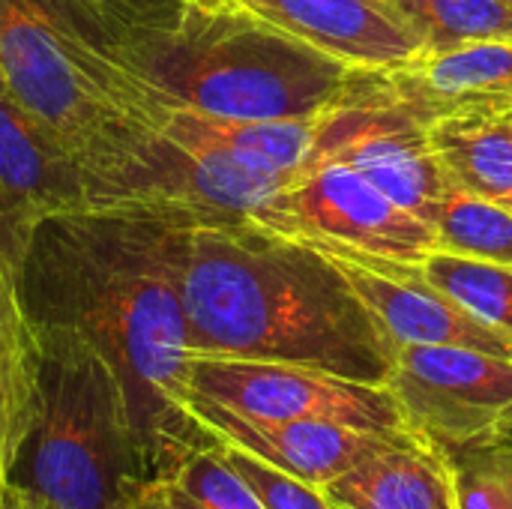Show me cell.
<instances>
[{
    "label": "cell",
    "instance_id": "1",
    "mask_svg": "<svg viewBox=\"0 0 512 509\" xmlns=\"http://www.w3.org/2000/svg\"><path fill=\"white\" fill-rule=\"evenodd\" d=\"M180 225L93 210L39 225L24 255L36 321L75 327L114 366L153 483L216 441L189 411V327L180 294Z\"/></svg>",
    "mask_w": 512,
    "mask_h": 509
},
{
    "label": "cell",
    "instance_id": "2",
    "mask_svg": "<svg viewBox=\"0 0 512 509\" xmlns=\"http://www.w3.org/2000/svg\"><path fill=\"white\" fill-rule=\"evenodd\" d=\"M192 354L294 363L387 387L396 348L339 264L255 219L183 231Z\"/></svg>",
    "mask_w": 512,
    "mask_h": 509
},
{
    "label": "cell",
    "instance_id": "3",
    "mask_svg": "<svg viewBox=\"0 0 512 509\" xmlns=\"http://www.w3.org/2000/svg\"><path fill=\"white\" fill-rule=\"evenodd\" d=\"M144 72L165 105L225 120H306L348 102L366 69L246 9L186 0L180 21L147 45Z\"/></svg>",
    "mask_w": 512,
    "mask_h": 509
},
{
    "label": "cell",
    "instance_id": "4",
    "mask_svg": "<svg viewBox=\"0 0 512 509\" xmlns=\"http://www.w3.org/2000/svg\"><path fill=\"white\" fill-rule=\"evenodd\" d=\"M36 324L39 411L9 489L33 509H141L156 483L114 366L75 327Z\"/></svg>",
    "mask_w": 512,
    "mask_h": 509
},
{
    "label": "cell",
    "instance_id": "5",
    "mask_svg": "<svg viewBox=\"0 0 512 509\" xmlns=\"http://www.w3.org/2000/svg\"><path fill=\"white\" fill-rule=\"evenodd\" d=\"M0 78L51 126L96 186V210L165 102L48 0H0Z\"/></svg>",
    "mask_w": 512,
    "mask_h": 509
},
{
    "label": "cell",
    "instance_id": "6",
    "mask_svg": "<svg viewBox=\"0 0 512 509\" xmlns=\"http://www.w3.org/2000/svg\"><path fill=\"white\" fill-rule=\"evenodd\" d=\"M255 222L318 249L405 264H420L438 246L429 222L402 210L360 171L336 159L312 162L291 177V183L261 207Z\"/></svg>",
    "mask_w": 512,
    "mask_h": 509
},
{
    "label": "cell",
    "instance_id": "7",
    "mask_svg": "<svg viewBox=\"0 0 512 509\" xmlns=\"http://www.w3.org/2000/svg\"><path fill=\"white\" fill-rule=\"evenodd\" d=\"M189 396L255 420H324L390 438H417L390 387L294 363L192 354Z\"/></svg>",
    "mask_w": 512,
    "mask_h": 509
},
{
    "label": "cell",
    "instance_id": "8",
    "mask_svg": "<svg viewBox=\"0 0 512 509\" xmlns=\"http://www.w3.org/2000/svg\"><path fill=\"white\" fill-rule=\"evenodd\" d=\"M321 159L351 165L390 201L429 225L450 186L429 144L426 120L390 99L378 72H360L351 99L318 117L312 162Z\"/></svg>",
    "mask_w": 512,
    "mask_h": 509
},
{
    "label": "cell",
    "instance_id": "9",
    "mask_svg": "<svg viewBox=\"0 0 512 509\" xmlns=\"http://www.w3.org/2000/svg\"><path fill=\"white\" fill-rule=\"evenodd\" d=\"M408 429L444 450L492 444L512 408V357L462 345L396 348L387 381Z\"/></svg>",
    "mask_w": 512,
    "mask_h": 509
},
{
    "label": "cell",
    "instance_id": "10",
    "mask_svg": "<svg viewBox=\"0 0 512 509\" xmlns=\"http://www.w3.org/2000/svg\"><path fill=\"white\" fill-rule=\"evenodd\" d=\"M0 207L27 255L39 225L96 210V186L69 144L27 111L0 78Z\"/></svg>",
    "mask_w": 512,
    "mask_h": 509
},
{
    "label": "cell",
    "instance_id": "11",
    "mask_svg": "<svg viewBox=\"0 0 512 509\" xmlns=\"http://www.w3.org/2000/svg\"><path fill=\"white\" fill-rule=\"evenodd\" d=\"M327 252L342 276L351 282L357 297L375 315L378 327L393 348L405 345H462L489 351L498 357H512V336L477 321L447 294L432 288L417 264L384 261L357 252Z\"/></svg>",
    "mask_w": 512,
    "mask_h": 509
},
{
    "label": "cell",
    "instance_id": "12",
    "mask_svg": "<svg viewBox=\"0 0 512 509\" xmlns=\"http://www.w3.org/2000/svg\"><path fill=\"white\" fill-rule=\"evenodd\" d=\"M246 9L312 48L366 72L399 69L426 51L387 0H201Z\"/></svg>",
    "mask_w": 512,
    "mask_h": 509
},
{
    "label": "cell",
    "instance_id": "13",
    "mask_svg": "<svg viewBox=\"0 0 512 509\" xmlns=\"http://www.w3.org/2000/svg\"><path fill=\"white\" fill-rule=\"evenodd\" d=\"M186 411L222 444H231L318 489L351 471L384 441H393L390 435L324 420H255L198 396L186 399Z\"/></svg>",
    "mask_w": 512,
    "mask_h": 509
},
{
    "label": "cell",
    "instance_id": "14",
    "mask_svg": "<svg viewBox=\"0 0 512 509\" xmlns=\"http://www.w3.org/2000/svg\"><path fill=\"white\" fill-rule=\"evenodd\" d=\"M390 99L432 120L462 105H512V39H474L423 51L399 69L378 72Z\"/></svg>",
    "mask_w": 512,
    "mask_h": 509
},
{
    "label": "cell",
    "instance_id": "15",
    "mask_svg": "<svg viewBox=\"0 0 512 509\" xmlns=\"http://www.w3.org/2000/svg\"><path fill=\"white\" fill-rule=\"evenodd\" d=\"M333 509H459L453 462L420 438H393L327 483Z\"/></svg>",
    "mask_w": 512,
    "mask_h": 509
},
{
    "label": "cell",
    "instance_id": "16",
    "mask_svg": "<svg viewBox=\"0 0 512 509\" xmlns=\"http://www.w3.org/2000/svg\"><path fill=\"white\" fill-rule=\"evenodd\" d=\"M450 183L492 201L512 195V105L486 102L444 111L426 123Z\"/></svg>",
    "mask_w": 512,
    "mask_h": 509
},
{
    "label": "cell",
    "instance_id": "17",
    "mask_svg": "<svg viewBox=\"0 0 512 509\" xmlns=\"http://www.w3.org/2000/svg\"><path fill=\"white\" fill-rule=\"evenodd\" d=\"M159 132L225 150L258 168L297 177L309 168L318 141V117L291 120H225L210 117L183 105H165L159 117Z\"/></svg>",
    "mask_w": 512,
    "mask_h": 509
},
{
    "label": "cell",
    "instance_id": "18",
    "mask_svg": "<svg viewBox=\"0 0 512 509\" xmlns=\"http://www.w3.org/2000/svg\"><path fill=\"white\" fill-rule=\"evenodd\" d=\"M48 3L57 12H63L69 21H75L105 54L129 66L147 84L150 78L144 72V51L153 39H159L180 21L186 6V0H48Z\"/></svg>",
    "mask_w": 512,
    "mask_h": 509
},
{
    "label": "cell",
    "instance_id": "19",
    "mask_svg": "<svg viewBox=\"0 0 512 509\" xmlns=\"http://www.w3.org/2000/svg\"><path fill=\"white\" fill-rule=\"evenodd\" d=\"M420 276L459 303L477 321L512 336V267L432 249L420 264Z\"/></svg>",
    "mask_w": 512,
    "mask_h": 509
},
{
    "label": "cell",
    "instance_id": "20",
    "mask_svg": "<svg viewBox=\"0 0 512 509\" xmlns=\"http://www.w3.org/2000/svg\"><path fill=\"white\" fill-rule=\"evenodd\" d=\"M432 228L438 249L512 267V210L501 201L450 183Z\"/></svg>",
    "mask_w": 512,
    "mask_h": 509
},
{
    "label": "cell",
    "instance_id": "21",
    "mask_svg": "<svg viewBox=\"0 0 512 509\" xmlns=\"http://www.w3.org/2000/svg\"><path fill=\"white\" fill-rule=\"evenodd\" d=\"M420 33L426 51L474 39H512L510 0H387Z\"/></svg>",
    "mask_w": 512,
    "mask_h": 509
},
{
    "label": "cell",
    "instance_id": "22",
    "mask_svg": "<svg viewBox=\"0 0 512 509\" xmlns=\"http://www.w3.org/2000/svg\"><path fill=\"white\" fill-rule=\"evenodd\" d=\"M168 483L201 509H267L249 480L231 465L219 438L189 453Z\"/></svg>",
    "mask_w": 512,
    "mask_h": 509
},
{
    "label": "cell",
    "instance_id": "23",
    "mask_svg": "<svg viewBox=\"0 0 512 509\" xmlns=\"http://www.w3.org/2000/svg\"><path fill=\"white\" fill-rule=\"evenodd\" d=\"M456 474L459 509H512L510 477L498 468L492 447H465L447 453Z\"/></svg>",
    "mask_w": 512,
    "mask_h": 509
},
{
    "label": "cell",
    "instance_id": "24",
    "mask_svg": "<svg viewBox=\"0 0 512 509\" xmlns=\"http://www.w3.org/2000/svg\"><path fill=\"white\" fill-rule=\"evenodd\" d=\"M222 450L231 459V465L249 480V486L255 489V495L267 509H333L318 486H309L231 444H222Z\"/></svg>",
    "mask_w": 512,
    "mask_h": 509
},
{
    "label": "cell",
    "instance_id": "25",
    "mask_svg": "<svg viewBox=\"0 0 512 509\" xmlns=\"http://www.w3.org/2000/svg\"><path fill=\"white\" fill-rule=\"evenodd\" d=\"M141 509H201L195 501H189L177 486H171V483H156L150 492H147V498H144V504Z\"/></svg>",
    "mask_w": 512,
    "mask_h": 509
},
{
    "label": "cell",
    "instance_id": "26",
    "mask_svg": "<svg viewBox=\"0 0 512 509\" xmlns=\"http://www.w3.org/2000/svg\"><path fill=\"white\" fill-rule=\"evenodd\" d=\"M0 246L12 255V258H18L21 261V267H24V258H21V252H18V246H15V240H12V231H9V222H6V216H3V207H0Z\"/></svg>",
    "mask_w": 512,
    "mask_h": 509
},
{
    "label": "cell",
    "instance_id": "27",
    "mask_svg": "<svg viewBox=\"0 0 512 509\" xmlns=\"http://www.w3.org/2000/svg\"><path fill=\"white\" fill-rule=\"evenodd\" d=\"M492 444H501V447H510L512 450V408L504 414V417H501V423H498V429H495Z\"/></svg>",
    "mask_w": 512,
    "mask_h": 509
},
{
    "label": "cell",
    "instance_id": "28",
    "mask_svg": "<svg viewBox=\"0 0 512 509\" xmlns=\"http://www.w3.org/2000/svg\"><path fill=\"white\" fill-rule=\"evenodd\" d=\"M489 447H492V456H495L498 468L510 477L512 483V450L510 447H501V444H489Z\"/></svg>",
    "mask_w": 512,
    "mask_h": 509
},
{
    "label": "cell",
    "instance_id": "29",
    "mask_svg": "<svg viewBox=\"0 0 512 509\" xmlns=\"http://www.w3.org/2000/svg\"><path fill=\"white\" fill-rule=\"evenodd\" d=\"M3 507L6 509H33L30 504H27V501H24V498H18L12 489H6V492H3Z\"/></svg>",
    "mask_w": 512,
    "mask_h": 509
},
{
    "label": "cell",
    "instance_id": "30",
    "mask_svg": "<svg viewBox=\"0 0 512 509\" xmlns=\"http://www.w3.org/2000/svg\"><path fill=\"white\" fill-rule=\"evenodd\" d=\"M9 489V474H6V468H3V456H0V495Z\"/></svg>",
    "mask_w": 512,
    "mask_h": 509
},
{
    "label": "cell",
    "instance_id": "31",
    "mask_svg": "<svg viewBox=\"0 0 512 509\" xmlns=\"http://www.w3.org/2000/svg\"><path fill=\"white\" fill-rule=\"evenodd\" d=\"M501 204H507V207H510V210H512V195H510V198H504Z\"/></svg>",
    "mask_w": 512,
    "mask_h": 509
},
{
    "label": "cell",
    "instance_id": "32",
    "mask_svg": "<svg viewBox=\"0 0 512 509\" xmlns=\"http://www.w3.org/2000/svg\"><path fill=\"white\" fill-rule=\"evenodd\" d=\"M0 509H6V507H3V495H0Z\"/></svg>",
    "mask_w": 512,
    "mask_h": 509
},
{
    "label": "cell",
    "instance_id": "33",
    "mask_svg": "<svg viewBox=\"0 0 512 509\" xmlns=\"http://www.w3.org/2000/svg\"><path fill=\"white\" fill-rule=\"evenodd\" d=\"M510 3H512V0H510Z\"/></svg>",
    "mask_w": 512,
    "mask_h": 509
}]
</instances>
